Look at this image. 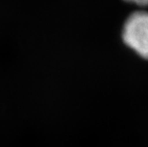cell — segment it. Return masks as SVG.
<instances>
[{
  "instance_id": "2",
  "label": "cell",
  "mask_w": 148,
  "mask_h": 147,
  "mask_svg": "<svg viewBox=\"0 0 148 147\" xmlns=\"http://www.w3.org/2000/svg\"><path fill=\"white\" fill-rule=\"evenodd\" d=\"M131 2L140 6H148V0H131Z\"/></svg>"
},
{
  "instance_id": "1",
  "label": "cell",
  "mask_w": 148,
  "mask_h": 147,
  "mask_svg": "<svg viewBox=\"0 0 148 147\" xmlns=\"http://www.w3.org/2000/svg\"><path fill=\"white\" fill-rule=\"evenodd\" d=\"M122 39L140 57L148 59V12H136L129 15L122 29Z\"/></svg>"
},
{
  "instance_id": "3",
  "label": "cell",
  "mask_w": 148,
  "mask_h": 147,
  "mask_svg": "<svg viewBox=\"0 0 148 147\" xmlns=\"http://www.w3.org/2000/svg\"><path fill=\"white\" fill-rule=\"evenodd\" d=\"M125 1H127V2H129V1H130V0H125Z\"/></svg>"
}]
</instances>
